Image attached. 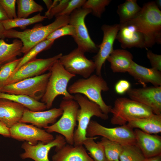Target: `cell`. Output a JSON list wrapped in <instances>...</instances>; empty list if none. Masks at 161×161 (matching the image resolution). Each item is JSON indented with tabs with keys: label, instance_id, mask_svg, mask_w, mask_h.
I'll use <instances>...</instances> for the list:
<instances>
[{
	"label": "cell",
	"instance_id": "6da1fadb",
	"mask_svg": "<svg viewBox=\"0 0 161 161\" xmlns=\"http://www.w3.org/2000/svg\"><path fill=\"white\" fill-rule=\"evenodd\" d=\"M144 36L145 48L161 43V11L155 1L144 4L138 14L127 22Z\"/></svg>",
	"mask_w": 161,
	"mask_h": 161
},
{
	"label": "cell",
	"instance_id": "7a4b0ae2",
	"mask_svg": "<svg viewBox=\"0 0 161 161\" xmlns=\"http://www.w3.org/2000/svg\"><path fill=\"white\" fill-rule=\"evenodd\" d=\"M55 18L53 22L45 26L38 24L31 29L23 31L13 29L6 30L5 38L20 39L23 44L21 52L25 54L35 45L46 39L55 30L69 24V16H61Z\"/></svg>",
	"mask_w": 161,
	"mask_h": 161
},
{
	"label": "cell",
	"instance_id": "3957f363",
	"mask_svg": "<svg viewBox=\"0 0 161 161\" xmlns=\"http://www.w3.org/2000/svg\"><path fill=\"white\" fill-rule=\"evenodd\" d=\"M109 89L107 83L101 76L94 74L87 78L77 80L69 86L67 90L71 95H84L89 100L97 104L104 114L108 115L112 107L105 103L101 92Z\"/></svg>",
	"mask_w": 161,
	"mask_h": 161
},
{
	"label": "cell",
	"instance_id": "277c9868",
	"mask_svg": "<svg viewBox=\"0 0 161 161\" xmlns=\"http://www.w3.org/2000/svg\"><path fill=\"white\" fill-rule=\"evenodd\" d=\"M50 72L51 75L46 91L41 99L47 109L52 107L55 99L58 95H63L64 99H73V95L68 92L67 88L69 81L76 76L67 71L59 60L54 64Z\"/></svg>",
	"mask_w": 161,
	"mask_h": 161
},
{
	"label": "cell",
	"instance_id": "5b68a950",
	"mask_svg": "<svg viewBox=\"0 0 161 161\" xmlns=\"http://www.w3.org/2000/svg\"><path fill=\"white\" fill-rule=\"evenodd\" d=\"M73 100L78 103L80 107L77 114L78 125L75 131L74 145H83V141L87 138L86 130L91 117L95 116L102 120H106L109 116L102 112L97 104L82 94H75L73 95Z\"/></svg>",
	"mask_w": 161,
	"mask_h": 161
},
{
	"label": "cell",
	"instance_id": "8992f818",
	"mask_svg": "<svg viewBox=\"0 0 161 161\" xmlns=\"http://www.w3.org/2000/svg\"><path fill=\"white\" fill-rule=\"evenodd\" d=\"M112 116L111 123L112 124L122 126L129 122L152 114L149 108L130 98L120 97L115 101L114 106L110 110Z\"/></svg>",
	"mask_w": 161,
	"mask_h": 161
},
{
	"label": "cell",
	"instance_id": "52a82bcc",
	"mask_svg": "<svg viewBox=\"0 0 161 161\" xmlns=\"http://www.w3.org/2000/svg\"><path fill=\"white\" fill-rule=\"evenodd\" d=\"M59 107L63 112L61 117L55 123L44 129L49 133H59L64 137L67 143L74 145L75 129L77 125V114L79 106L73 99H63Z\"/></svg>",
	"mask_w": 161,
	"mask_h": 161
},
{
	"label": "cell",
	"instance_id": "ba28073f",
	"mask_svg": "<svg viewBox=\"0 0 161 161\" xmlns=\"http://www.w3.org/2000/svg\"><path fill=\"white\" fill-rule=\"evenodd\" d=\"M50 75L49 72L5 85L0 92L11 94L24 95L39 101L45 92Z\"/></svg>",
	"mask_w": 161,
	"mask_h": 161
},
{
	"label": "cell",
	"instance_id": "9c48e42d",
	"mask_svg": "<svg viewBox=\"0 0 161 161\" xmlns=\"http://www.w3.org/2000/svg\"><path fill=\"white\" fill-rule=\"evenodd\" d=\"M97 136H102L122 145L136 143L134 131L127 124L110 128L91 120L86 130V136L94 137Z\"/></svg>",
	"mask_w": 161,
	"mask_h": 161
},
{
	"label": "cell",
	"instance_id": "30bf717a",
	"mask_svg": "<svg viewBox=\"0 0 161 161\" xmlns=\"http://www.w3.org/2000/svg\"><path fill=\"white\" fill-rule=\"evenodd\" d=\"M89 9L81 8L74 11L70 15L69 24L74 28L75 35L73 38L78 48L84 52H97L98 46L91 38L85 22L87 15L91 13Z\"/></svg>",
	"mask_w": 161,
	"mask_h": 161
},
{
	"label": "cell",
	"instance_id": "8fae6325",
	"mask_svg": "<svg viewBox=\"0 0 161 161\" xmlns=\"http://www.w3.org/2000/svg\"><path fill=\"white\" fill-rule=\"evenodd\" d=\"M62 55L60 53L48 58H35L30 60L14 73L7 80L4 86L41 75L47 70L50 71L54 64Z\"/></svg>",
	"mask_w": 161,
	"mask_h": 161
},
{
	"label": "cell",
	"instance_id": "7c38bea8",
	"mask_svg": "<svg viewBox=\"0 0 161 161\" xmlns=\"http://www.w3.org/2000/svg\"><path fill=\"white\" fill-rule=\"evenodd\" d=\"M84 53L77 48L68 54L62 55L59 61L70 73L86 78L95 70V65L93 61L87 58Z\"/></svg>",
	"mask_w": 161,
	"mask_h": 161
},
{
	"label": "cell",
	"instance_id": "4fadbf2b",
	"mask_svg": "<svg viewBox=\"0 0 161 161\" xmlns=\"http://www.w3.org/2000/svg\"><path fill=\"white\" fill-rule=\"evenodd\" d=\"M9 131L11 137L20 141H25L32 145H36L39 142L48 143L55 138L46 130L24 123H16L9 129Z\"/></svg>",
	"mask_w": 161,
	"mask_h": 161
},
{
	"label": "cell",
	"instance_id": "5bb4252c",
	"mask_svg": "<svg viewBox=\"0 0 161 161\" xmlns=\"http://www.w3.org/2000/svg\"><path fill=\"white\" fill-rule=\"evenodd\" d=\"M120 28L119 24L111 25L105 24L101 27L103 33L102 41L98 46L97 53L93 57L97 75L101 76L102 66L114 50L113 44Z\"/></svg>",
	"mask_w": 161,
	"mask_h": 161
},
{
	"label": "cell",
	"instance_id": "9a60e30c",
	"mask_svg": "<svg viewBox=\"0 0 161 161\" xmlns=\"http://www.w3.org/2000/svg\"><path fill=\"white\" fill-rule=\"evenodd\" d=\"M66 143L64 137L60 134L57 135L52 141L47 143L39 142L36 145H32L25 142L21 146L24 152L20 154V157L23 160L30 158L34 161H50L48 158L50 149L55 147L56 150Z\"/></svg>",
	"mask_w": 161,
	"mask_h": 161
},
{
	"label": "cell",
	"instance_id": "2e32d148",
	"mask_svg": "<svg viewBox=\"0 0 161 161\" xmlns=\"http://www.w3.org/2000/svg\"><path fill=\"white\" fill-rule=\"evenodd\" d=\"M127 93L130 99L149 108L154 114L161 115V86L130 88Z\"/></svg>",
	"mask_w": 161,
	"mask_h": 161
},
{
	"label": "cell",
	"instance_id": "e0dca14e",
	"mask_svg": "<svg viewBox=\"0 0 161 161\" xmlns=\"http://www.w3.org/2000/svg\"><path fill=\"white\" fill-rule=\"evenodd\" d=\"M60 108H54L46 111L34 112L27 109L24 111L19 122L29 123L40 129L45 128L49 124H53L63 113Z\"/></svg>",
	"mask_w": 161,
	"mask_h": 161
},
{
	"label": "cell",
	"instance_id": "ac0fdd59",
	"mask_svg": "<svg viewBox=\"0 0 161 161\" xmlns=\"http://www.w3.org/2000/svg\"><path fill=\"white\" fill-rule=\"evenodd\" d=\"M119 24L120 28L116 39L120 43L122 48H145V36L134 26L128 22Z\"/></svg>",
	"mask_w": 161,
	"mask_h": 161
},
{
	"label": "cell",
	"instance_id": "d6986e66",
	"mask_svg": "<svg viewBox=\"0 0 161 161\" xmlns=\"http://www.w3.org/2000/svg\"><path fill=\"white\" fill-rule=\"evenodd\" d=\"M136 143L145 158L161 154V137L150 134L135 129L134 130Z\"/></svg>",
	"mask_w": 161,
	"mask_h": 161
},
{
	"label": "cell",
	"instance_id": "ffe728a7",
	"mask_svg": "<svg viewBox=\"0 0 161 161\" xmlns=\"http://www.w3.org/2000/svg\"><path fill=\"white\" fill-rule=\"evenodd\" d=\"M26 109L18 103L0 98V121L10 129L19 122Z\"/></svg>",
	"mask_w": 161,
	"mask_h": 161
},
{
	"label": "cell",
	"instance_id": "44dd1931",
	"mask_svg": "<svg viewBox=\"0 0 161 161\" xmlns=\"http://www.w3.org/2000/svg\"><path fill=\"white\" fill-rule=\"evenodd\" d=\"M55 151L56 153L52 157V161H94L83 145L66 143Z\"/></svg>",
	"mask_w": 161,
	"mask_h": 161
},
{
	"label": "cell",
	"instance_id": "7402d4cb",
	"mask_svg": "<svg viewBox=\"0 0 161 161\" xmlns=\"http://www.w3.org/2000/svg\"><path fill=\"white\" fill-rule=\"evenodd\" d=\"M128 72L141 83H150L153 86H161V72L156 69L144 67L133 61Z\"/></svg>",
	"mask_w": 161,
	"mask_h": 161
},
{
	"label": "cell",
	"instance_id": "603a6c76",
	"mask_svg": "<svg viewBox=\"0 0 161 161\" xmlns=\"http://www.w3.org/2000/svg\"><path fill=\"white\" fill-rule=\"evenodd\" d=\"M133 56L124 49L114 50L107 59L110 64V68L114 73L128 72L132 63Z\"/></svg>",
	"mask_w": 161,
	"mask_h": 161
},
{
	"label": "cell",
	"instance_id": "cb8c5ba5",
	"mask_svg": "<svg viewBox=\"0 0 161 161\" xmlns=\"http://www.w3.org/2000/svg\"><path fill=\"white\" fill-rule=\"evenodd\" d=\"M126 124L133 129H137L148 134H156L161 132V115L153 114L131 121Z\"/></svg>",
	"mask_w": 161,
	"mask_h": 161
},
{
	"label": "cell",
	"instance_id": "d4e9b609",
	"mask_svg": "<svg viewBox=\"0 0 161 161\" xmlns=\"http://www.w3.org/2000/svg\"><path fill=\"white\" fill-rule=\"evenodd\" d=\"M22 46L21 41L17 39L10 44L0 39V64H4L16 59L17 56L21 55Z\"/></svg>",
	"mask_w": 161,
	"mask_h": 161
},
{
	"label": "cell",
	"instance_id": "484cf974",
	"mask_svg": "<svg viewBox=\"0 0 161 161\" xmlns=\"http://www.w3.org/2000/svg\"><path fill=\"white\" fill-rule=\"evenodd\" d=\"M0 98L18 103L32 111H43L47 109L44 103L24 95L11 94L0 92Z\"/></svg>",
	"mask_w": 161,
	"mask_h": 161
},
{
	"label": "cell",
	"instance_id": "4316f807",
	"mask_svg": "<svg viewBox=\"0 0 161 161\" xmlns=\"http://www.w3.org/2000/svg\"><path fill=\"white\" fill-rule=\"evenodd\" d=\"M141 9L137 0H126L119 4L117 12L118 15L120 24L124 23L134 18Z\"/></svg>",
	"mask_w": 161,
	"mask_h": 161
},
{
	"label": "cell",
	"instance_id": "83f0119b",
	"mask_svg": "<svg viewBox=\"0 0 161 161\" xmlns=\"http://www.w3.org/2000/svg\"><path fill=\"white\" fill-rule=\"evenodd\" d=\"M97 137H87L83 143L86 149L94 161H108L104 147L100 142L96 143L94 140Z\"/></svg>",
	"mask_w": 161,
	"mask_h": 161
},
{
	"label": "cell",
	"instance_id": "f1b7e54d",
	"mask_svg": "<svg viewBox=\"0 0 161 161\" xmlns=\"http://www.w3.org/2000/svg\"><path fill=\"white\" fill-rule=\"evenodd\" d=\"M47 18L44 16H41L40 13L29 18L17 17L12 19L0 21L6 30L13 28L19 27L22 29L27 26L34 23L41 22Z\"/></svg>",
	"mask_w": 161,
	"mask_h": 161
},
{
	"label": "cell",
	"instance_id": "f546056e",
	"mask_svg": "<svg viewBox=\"0 0 161 161\" xmlns=\"http://www.w3.org/2000/svg\"><path fill=\"white\" fill-rule=\"evenodd\" d=\"M17 17L26 18L30 14L35 12H41L43 7L33 0H17Z\"/></svg>",
	"mask_w": 161,
	"mask_h": 161
},
{
	"label": "cell",
	"instance_id": "4dcf8cb0",
	"mask_svg": "<svg viewBox=\"0 0 161 161\" xmlns=\"http://www.w3.org/2000/svg\"><path fill=\"white\" fill-rule=\"evenodd\" d=\"M54 41V40L46 39L34 46L21 57V60L15 69L13 73L26 63L36 58V56L38 53L44 50L49 49L52 45Z\"/></svg>",
	"mask_w": 161,
	"mask_h": 161
},
{
	"label": "cell",
	"instance_id": "1f68e13d",
	"mask_svg": "<svg viewBox=\"0 0 161 161\" xmlns=\"http://www.w3.org/2000/svg\"><path fill=\"white\" fill-rule=\"evenodd\" d=\"M145 157L136 143L122 145L120 161H142Z\"/></svg>",
	"mask_w": 161,
	"mask_h": 161
},
{
	"label": "cell",
	"instance_id": "d6a6232c",
	"mask_svg": "<svg viewBox=\"0 0 161 161\" xmlns=\"http://www.w3.org/2000/svg\"><path fill=\"white\" fill-rule=\"evenodd\" d=\"M100 143L103 145L108 161H120L119 157L122 145L102 137Z\"/></svg>",
	"mask_w": 161,
	"mask_h": 161
},
{
	"label": "cell",
	"instance_id": "836d02e7",
	"mask_svg": "<svg viewBox=\"0 0 161 161\" xmlns=\"http://www.w3.org/2000/svg\"><path fill=\"white\" fill-rule=\"evenodd\" d=\"M111 1V0H86L82 8L90 9L91 13L94 16L100 18L105 10L106 7Z\"/></svg>",
	"mask_w": 161,
	"mask_h": 161
},
{
	"label": "cell",
	"instance_id": "e575fe53",
	"mask_svg": "<svg viewBox=\"0 0 161 161\" xmlns=\"http://www.w3.org/2000/svg\"><path fill=\"white\" fill-rule=\"evenodd\" d=\"M21 58L3 64L0 69V90L13 73Z\"/></svg>",
	"mask_w": 161,
	"mask_h": 161
},
{
	"label": "cell",
	"instance_id": "d590c367",
	"mask_svg": "<svg viewBox=\"0 0 161 161\" xmlns=\"http://www.w3.org/2000/svg\"><path fill=\"white\" fill-rule=\"evenodd\" d=\"M70 35L73 38L75 35V31L74 27L72 25L68 24L56 29L51 33L47 39L55 40L62 36Z\"/></svg>",
	"mask_w": 161,
	"mask_h": 161
},
{
	"label": "cell",
	"instance_id": "8d00e7d4",
	"mask_svg": "<svg viewBox=\"0 0 161 161\" xmlns=\"http://www.w3.org/2000/svg\"><path fill=\"white\" fill-rule=\"evenodd\" d=\"M16 0H0V4L9 19L17 17L16 10Z\"/></svg>",
	"mask_w": 161,
	"mask_h": 161
},
{
	"label": "cell",
	"instance_id": "74e56055",
	"mask_svg": "<svg viewBox=\"0 0 161 161\" xmlns=\"http://www.w3.org/2000/svg\"><path fill=\"white\" fill-rule=\"evenodd\" d=\"M86 1V0H69L65 9L61 13L55 17L61 16H69L76 9L82 8Z\"/></svg>",
	"mask_w": 161,
	"mask_h": 161
},
{
	"label": "cell",
	"instance_id": "f35d334b",
	"mask_svg": "<svg viewBox=\"0 0 161 161\" xmlns=\"http://www.w3.org/2000/svg\"><path fill=\"white\" fill-rule=\"evenodd\" d=\"M69 0H59V2L54 7L45 12L44 16L51 19L61 13L67 6Z\"/></svg>",
	"mask_w": 161,
	"mask_h": 161
},
{
	"label": "cell",
	"instance_id": "ab89813d",
	"mask_svg": "<svg viewBox=\"0 0 161 161\" xmlns=\"http://www.w3.org/2000/svg\"><path fill=\"white\" fill-rule=\"evenodd\" d=\"M147 57L149 60L152 68L161 71V55L154 53L150 50L147 52Z\"/></svg>",
	"mask_w": 161,
	"mask_h": 161
},
{
	"label": "cell",
	"instance_id": "60d3db41",
	"mask_svg": "<svg viewBox=\"0 0 161 161\" xmlns=\"http://www.w3.org/2000/svg\"><path fill=\"white\" fill-rule=\"evenodd\" d=\"M131 84L128 80H121L118 81L114 86L116 92L119 95L125 93L131 88Z\"/></svg>",
	"mask_w": 161,
	"mask_h": 161
},
{
	"label": "cell",
	"instance_id": "b9f144b4",
	"mask_svg": "<svg viewBox=\"0 0 161 161\" xmlns=\"http://www.w3.org/2000/svg\"><path fill=\"white\" fill-rule=\"evenodd\" d=\"M0 134L7 137H10L9 129L0 121Z\"/></svg>",
	"mask_w": 161,
	"mask_h": 161
},
{
	"label": "cell",
	"instance_id": "7bdbcfd3",
	"mask_svg": "<svg viewBox=\"0 0 161 161\" xmlns=\"http://www.w3.org/2000/svg\"><path fill=\"white\" fill-rule=\"evenodd\" d=\"M9 19L5 10L0 4V21Z\"/></svg>",
	"mask_w": 161,
	"mask_h": 161
},
{
	"label": "cell",
	"instance_id": "ee69618b",
	"mask_svg": "<svg viewBox=\"0 0 161 161\" xmlns=\"http://www.w3.org/2000/svg\"><path fill=\"white\" fill-rule=\"evenodd\" d=\"M142 161H161V154L151 157L145 158Z\"/></svg>",
	"mask_w": 161,
	"mask_h": 161
},
{
	"label": "cell",
	"instance_id": "f6af8a7d",
	"mask_svg": "<svg viewBox=\"0 0 161 161\" xmlns=\"http://www.w3.org/2000/svg\"><path fill=\"white\" fill-rule=\"evenodd\" d=\"M6 30L4 28L2 24L0 21V38L4 39L5 38V33Z\"/></svg>",
	"mask_w": 161,
	"mask_h": 161
},
{
	"label": "cell",
	"instance_id": "bcb514c9",
	"mask_svg": "<svg viewBox=\"0 0 161 161\" xmlns=\"http://www.w3.org/2000/svg\"><path fill=\"white\" fill-rule=\"evenodd\" d=\"M43 1L46 4L47 10H49L52 7L53 1L51 0H43Z\"/></svg>",
	"mask_w": 161,
	"mask_h": 161
},
{
	"label": "cell",
	"instance_id": "7dc6e473",
	"mask_svg": "<svg viewBox=\"0 0 161 161\" xmlns=\"http://www.w3.org/2000/svg\"><path fill=\"white\" fill-rule=\"evenodd\" d=\"M161 0H157L156 1H155L157 6L160 9H161Z\"/></svg>",
	"mask_w": 161,
	"mask_h": 161
},
{
	"label": "cell",
	"instance_id": "c3c4849f",
	"mask_svg": "<svg viewBox=\"0 0 161 161\" xmlns=\"http://www.w3.org/2000/svg\"><path fill=\"white\" fill-rule=\"evenodd\" d=\"M3 64H0V69L2 66V65H3Z\"/></svg>",
	"mask_w": 161,
	"mask_h": 161
}]
</instances>
